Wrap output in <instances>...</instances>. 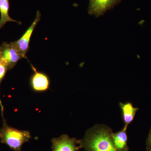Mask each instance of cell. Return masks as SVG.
Masks as SVG:
<instances>
[{"label":"cell","mask_w":151,"mask_h":151,"mask_svg":"<svg viewBox=\"0 0 151 151\" xmlns=\"http://www.w3.org/2000/svg\"><path fill=\"white\" fill-rule=\"evenodd\" d=\"M113 133L105 125H96L87 131L80 145L85 151H119L113 144Z\"/></svg>","instance_id":"cell-1"},{"label":"cell","mask_w":151,"mask_h":151,"mask_svg":"<svg viewBox=\"0 0 151 151\" xmlns=\"http://www.w3.org/2000/svg\"><path fill=\"white\" fill-rule=\"evenodd\" d=\"M3 124L0 129L1 142L7 145L14 151H22L23 145L31 139L29 131L20 130L9 126L3 117Z\"/></svg>","instance_id":"cell-2"},{"label":"cell","mask_w":151,"mask_h":151,"mask_svg":"<svg viewBox=\"0 0 151 151\" xmlns=\"http://www.w3.org/2000/svg\"><path fill=\"white\" fill-rule=\"evenodd\" d=\"M41 16V14L40 12L38 10L36 13L35 19L24 34L17 40L12 42L23 58H27L26 54L29 49L31 38L36 26L38 23L40 21Z\"/></svg>","instance_id":"cell-3"},{"label":"cell","mask_w":151,"mask_h":151,"mask_svg":"<svg viewBox=\"0 0 151 151\" xmlns=\"http://www.w3.org/2000/svg\"><path fill=\"white\" fill-rule=\"evenodd\" d=\"M23 58L12 42H4L0 45V60L5 63L9 70L14 68Z\"/></svg>","instance_id":"cell-4"},{"label":"cell","mask_w":151,"mask_h":151,"mask_svg":"<svg viewBox=\"0 0 151 151\" xmlns=\"http://www.w3.org/2000/svg\"><path fill=\"white\" fill-rule=\"evenodd\" d=\"M80 140L70 138L68 135L63 134L51 140L52 151H77L82 148Z\"/></svg>","instance_id":"cell-5"},{"label":"cell","mask_w":151,"mask_h":151,"mask_svg":"<svg viewBox=\"0 0 151 151\" xmlns=\"http://www.w3.org/2000/svg\"><path fill=\"white\" fill-rule=\"evenodd\" d=\"M122 0H89L88 12L96 17L102 16L107 11L113 9Z\"/></svg>","instance_id":"cell-6"},{"label":"cell","mask_w":151,"mask_h":151,"mask_svg":"<svg viewBox=\"0 0 151 151\" xmlns=\"http://www.w3.org/2000/svg\"><path fill=\"white\" fill-rule=\"evenodd\" d=\"M33 73L30 78V85L33 91L37 92H46L50 89V81L47 74L38 71L32 64H31Z\"/></svg>","instance_id":"cell-7"},{"label":"cell","mask_w":151,"mask_h":151,"mask_svg":"<svg viewBox=\"0 0 151 151\" xmlns=\"http://www.w3.org/2000/svg\"><path fill=\"white\" fill-rule=\"evenodd\" d=\"M127 128L124 127L119 132L112 134V139L115 147L119 151H129L127 145L128 137L127 134Z\"/></svg>","instance_id":"cell-8"},{"label":"cell","mask_w":151,"mask_h":151,"mask_svg":"<svg viewBox=\"0 0 151 151\" xmlns=\"http://www.w3.org/2000/svg\"><path fill=\"white\" fill-rule=\"evenodd\" d=\"M120 107L122 110V118L125 124L124 127L127 128L134 120L139 108L134 107L131 103H120Z\"/></svg>","instance_id":"cell-9"},{"label":"cell","mask_w":151,"mask_h":151,"mask_svg":"<svg viewBox=\"0 0 151 151\" xmlns=\"http://www.w3.org/2000/svg\"><path fill=\"white\" fill-rule=\"evenodd\" d=\"M9 0H0V29L4 27L8 22H14L19 24H21V22L17 21L10 17L9 14Z\"/></svg>","instance_id":"cell-10"},{"label":"cell","mask_w":151,"mask_h":151,"mask_svg":"<svg viewBox=\"0 0 151 151\" xmlns=\"http://www.w3.org/2000/svg\"><path fill=\"white\" fill-rule=\"evenodd\" d=\"M8 70H9L8 68L6 65L4 63L0 60V85L3 79L4 78ZM0 106H1V110L2 115L3 116H4L3 115L4 107L1 101V98H0Z\"/></svg>","instance_id":"cell-11"},{"label":"cell","mask_w":151,"mask_h":151,"mask_svg":"<svg viewBox=\"0 0 151 151\" xmlns=\"http://www.w3.org/2000/svg\"><path fill=\"white\" fill-rule=\"evenodd\" d=\"M146 145H147V150L151 149V128L150 132L146 141Z\"/></svg>","instance_id":"cell-12"},{"label":"cell","mask_w":151,"mask_h":151,"mask_svg":"<svg viewBox=\"0 0 151 151\" xmlns=\"http://www.w3.org/2000/svg\"><path fill=\"white\" fill-rule=\"evenodd\" d=\"M148 151H151V149H148L147 150Z\"/></svg>","instance_id":"cell-13"}]
</instances>
